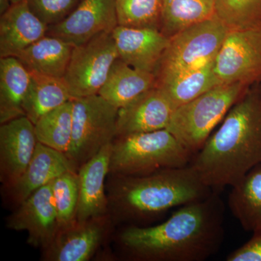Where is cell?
I'll return each mask as SVG.
<instances>
[{"mask_svg": "<svg viewBox=\"0 0 261 261\" xmlns=\"http://www.w3.org/2000/svg\"><path fill=\"white\" fill-rule=\"evenodd\" d=\"M224 220V204L214 192L181 206L162 224L123 226L114 241L126 260L203 261L222 245Z\"/></svg>", "mask_w": 261, "mask_h": 261, "instance_id": "6da1fadb", "label": "cell"}, {"mask_svg": "<svg viewBox=\"0 0 261 261\" xmlns=\"http://www.w3.org/2000/svg\"><path fill=\"white\" fill-rule=\"evenodd\" d=\"M261 163V92L247 90L190 166L214 192L238 184Z\"/></svg>", "mask_w": 261, "mask_h": 261, "instance_id": "7a4b0ae2", "label": "cell"}, {"mask_svg": "<svg viewBox=\"0 0 261 261\" xmlns=\"http://www.w3.org/2000/svg\"><path fill=\"white\" fill-rule=\"evenodd\" d=\"M106 192L113 222L126 226H143L214 192L190 165L141 176L108 174Z\"/></svg>", "mask_w": 261, "mask_h": 261, "instance_id": "3957f363", "label": "cell"}, {"mask_svg": "<svg viewBox=\"0 0 261 261\" xmlns=\"http://www.w3.org/2000/svg\"><path fill=\"white\" fill-rule=\"evenodd\" d=\"M193 154L167 129L116 137L109 174L141 176L190 166Z\"/></svg>", "mask_w": 261, "mask_h": 261, "instance_id": "277c9868", "label": "cell"}, {"mask_svg": "<svg viewBox=\"0 0 261 261\" xmlns=\"http://www.w3.org/2000/svg\"><path fill=\"white\" fill-rule=\"evenodd\" d=\"M248 87L239 83L220 84L176 108L166 129L194 155Z\"/></svg>", "mask_w": 261, "mask_h": 261, "instance_id": "5b68a950", "label": "cell"}, {"mask_svg": "<svg viewBox=\"0 0 261 261\" xmlns=\"http://www.w3.org/2000/svg\"><path fill=\"white\" fill-rule=\"evenodd\" d=\"M228 32L215 15L173 35L160 63L157 80L173 78L214 62Z\"/></svg>", "mask_w": 261, "mask_h": 261, "instance_id": "8992f818", "label": "cell"}, {"mask_svg": "<svg viewBox=\"0 0 261 261\" xmlns=\"http://www.w3.org/2000/svg\"><path fill=\"white\" fill-rule=\"evenodd\" d=\"M73 134L65 153L75 172L117 136L118 108L99 94L73 98Z\"/></svg>", "mask_w": 261, "mask_h": 261, "instance_id": "52a82bcc", "label": "cell"}, {"mask_svg": "<svg viewBox=\"0 0 261 261\" xmlns=\"http://www.w3.org/2000/svg\"><path fill=\"white\" fill-rule=\"evenodd\" d=\"M112 32L102 33L73 47L63 77L72 99L98 94L104 85L118 58Z\"/></svg>", "mask_w": 261, "mask_h": 261, "instance_id": "ba28073f", "label": "cell"}, {"mask_svg": "<svg viewBox=\"0 0 261 261\" xmlns=\"http://www.w3.org/2000/svg\"><path fill=\"white\" fill-rule=\"evenodd\" d=\"M214 71L221 84L250 86L261 80V25L228 31Z\"/></svg>", "mask_w": 261, "mask_h": 261, "instance_id": "9c48e42d", "label": "cell"}, {"mask_svg": "<svg viewBox=\"0 0 261 261\" xmlns=\"http://www.w3.org/2000/svg\"><path fill=\"white\" fill-rule=\"evenodd\" d=\"M116 224L110 214L79 221L58 228L53 241L42 250L43 261H88L113 235Z\"/></svg>", "mask_w": 261, "mask_h": 261, "instance_id": "30bf717a", "label": "cell"}, {"mask_svg": "<svg viewBox=\"0 0 261 261\" xmlns=\"http://www.w3.org/2000/svg\"><path fill=\"white\" fill-rule=\"evenodd\" d=\"M53 181L33 192L7 218V227L27 231V243L41 250L50 244L59 228Z\"/></svg>", "mask_w": 261, "mask_h": 261, "instance_id": "8fae6325", "label": "cell"}, {"mask_svg": "<svg viewBox=\"0 0 261 261\" xmlns=\"http://www.w3.org/2000/svg\"><path fill=\"white\" fill-rule=\"evenodd\" d=\"M118 25L115 0H82L64 20L49 25L46 35L77 47L102 33L112 32Z\"/></svg>", "mask_w": 261, "mask_h": 261, "instance_id": "7c38bea8", "label": "cell"}, {"mask_svg": "<svg viewBox=\"0 0 261 261\" xmlns=\"http://www.w3.org/2000/svg\"><path fill=\"white\" fill-rule=\"evenodd\" d=\"M38 141L35 126L27 116L0 126V181L3 190L15 185L30 163Z\"/></svg>", "mask_w": 261, "mask_h": 261, "instance_id": "4fadbf2b", "label": "cell"}, {"mask_svg": "<svg viewBox=\"0 0 261 261\" xmlns=\"http://www.w3.org/2000/svg\"><path fill=\"white\" fill-rule=\"evenodd\" d=\"M118 58L135 69L156 75L170 38L160 29L118 25L112 32Z\"/></svg>", "mask_w": 261, "mask_h": 261, "instance_id": "5bb4252c", "label": "cell"}, {"mask_svg": "<svg viewBox=\"0 0 261 261\" xmlns=\"http://www.w3.org/2000/svg\"><path fill=\"white\" fill-rule=\"evenodd\" d=\"M174 110L156 86L118 109L116 137L166 129Z\"/></svg>", "mask_w": 261, "mask_h": 261, "instance_id": "9a60e30c", "label": "cell"}, {"mask_svg": "<svg viewBox=\"0 0 261 261\" xmlns=\"http://www.w3.org/2000/svg\"><path fill=\"white\" fill-rule=\"evenodd\" d=\"M70 171H75L65 154L38 142L23 174L15 185L4 190L7 202L18 207L33 192Z\"/></svg>", "mask_w": 261, "mask_h": 261, "instance_id": "2e32d148", "label": "cell"}, {"mask_svg": "<svg viewBox=\"0 0 261 261\" xmlns=\"http://www.w3.org/2000/svg\"><path fill=\"white\" fill-rule=\"evenodd\" d=\"M112 143L102 147L77 172L80 186L76 213L79 221L109 214L106 178L109 174Z\"/></svg>", "mask_w": 261, "mask_h": 261, "instance_id": "e0dca14e", "label": "cell"}, {"mask_svg": "<svg viewBox=\"0 0 261 261\" xmlns=\"http://www.w3.org/2000/svg\"><path fill=\"white\" fill-rule=\"evenodd\" d=\"M48 25L34 14L27 0L13 4L0 17V58H18L47 34Z\"/></svg>", "mask_w": 261, "mask_h": 261, "instance_id": "ac0fdd59", "label": "cell"}, {"mask_svg": "<svg viewBox=\"0 0 261 261\" xmlns=\"http://www.w3.org/2000/svg\"><path fill=\"white\" fill-rule=\"evenodd\" d=\"M157 82L154 73L135 69L118 58L98 94L119 109L146 91L155 87Z\"/></svg>", "mask_w": 261, "mask_h": 261, "instance_id": "d6986e66", "label": "cell"}, {"mask_svg": "<svg viewBox=\"0 0 261 261\" xmlns=\"http://www.w3.org/2000/svg\"><path fill=\"white\" fill-rule=\"evenodd\" d=\"M31 73L17 58H0V124L25 116Z\"/></svg>", "mask_w": 261, "mask_h": 261, "instance_id": "ffe728a7", "label": "cell"}, {"mask_svg": "<svg viewBox=\"0 0 261 261\" xmlns=\"http://www.w3.org/2000/svg\"><path fill=\"white\" fill-rule=\"evenodd\" d=\"M73 47L59 38L45 35L17 58L29 72L62 79L68 68Z\"/></svg>", "mask_w": 261, "mask_h": 261, "instance_id": "44dd1931", "label": "cell"}, {"mask_svg": "<svg viewBox=\"0 0 261 261\" xmlns=\"http://www.w3.org/2000/svg\"><path fill=\"white\" fill-rule=\"evenodd\" d=\"M228 204L244 230L261 231V163L231 187Z\"/></svg>", "mask_w": 261, "mask_h": 261, "instance_id": "7402d4cb", "label": "cell"}, {"mask_svg": "<svg viewBox=\"0 0 261 261\" xmlns=\"http://www.w3.org/2000/svg\"><path fill=\"white\" fill-rule=\"evenodd\" d=\"M31 82L23 102L25 116L34 124L46 113L72 99L64 79L30 72Z\"/></svg>", "mask_w": 261, "mask_h": 261, "instance_id": "603a6c76", "label": "cell"}, {"mask_svg": "<svg viewBox=\"0 0 261 261\" xmlns=\"http://www.w3.org/2000/svg\"><path fill=\"white\" fill-rule=\"evenodd\" d=\"M220 84L214 71V61L178 76L157 82V87L166 94L175 109Z\"/></svg>", "mask_w": 261, "mask_h": 261, "instance_id": "cb8c5ba5", "label": "cell"}, {"mask_svg": "<svg viewBox=\"0 0 261 261\" xmlns=\"http://www.w3.org/2000/svg\"><path fill=\"white\" fill-rule=\"evenodd\" d=\"M216 0H163L161 31L171 38L216 14Z\"/></svg>", "mask_w": 261, "mask_h": 261, "instance_id": "d4e9b609", "label": "cell"}, {"mask_svg": "<svg viewBox=\"0 0 261 261\" xmlns=\"http://www.w3.org/2000/svg\"><path fill=\"white\" fill-rule=\"evenodd\" d=\"M34 126L38 142L66 153L73 134L72 99L41 117Z\"/></svg>", "mask_w": 261, "mask_h": 261, "instance_id": "484cf974", "label": "cell"}, {"mask_svg": "<svg viewBox=\"0 0 261 261\" xmlns=\"http://www.w3.org/2000/svg\"><path fill=\"white\" fill-rule=\"evenodd\" d=\"M118 25L161 30L163 0H115Z\"/></svg>", "mask_w": 261, "mask_h": 261, "instance_id": "4316f807", "label": "cell"}, {"mask_svg": "<svg viewBox=\"0 0 261 261\" xmlns=\"http://www.w3.org/2000/svg\"><path fill=\"white\" fill-rule=\"evenodd\" d=\"M228 31L261 25V0H216V14Z\"/></svg>", "mask_w": 261, "mask_h": 261, "instance_id": "83f0119b", "label": "cell"}, {"mask_svg": "<svg viewBox=\"0 0 261 261\" xmlns=\"http://www.w3.org/2000/svg\"><path fill=\"white\" fill-rule=\"evenodd\" d=\"M59 228L76 219L80 197L78 173L67 171L53 181Z\"/></svg>", "mask_w": 261, "mask_h": 261, "instance_id": "f1b7e54d", "label": "cell"}, {"mask_svg": "<svg viewBox=\"0 0 261 261\" xmlns=\"http://www.w3.org/2000/svg\"><path fill=\"white\" fill-rule=\"evenodd\" d=\"M29 8L38 18L49 25L64 20L82 0H27Z\"/></svg>", "mask_w": 261, "mask_h": 261, "instance_id": "f546056e", "label": "cell"}, {"mask_svg": "<svg viewBox=\"0 0 261 261\" xmlns=\"http://www.w3.org/2000/svg\"><path fill=\"white\" fill-rule=\"evenodd\" d=\"M227 261H261V231L253 233L246 243L231 252Z\"/></svg>", "mask_w": 261, "mask_h": 261, "instance_id": "4dcf8cb0", "label": "cell"}, {"mask_svg": "<svg viewBox=\"0 0 261 261\" xmlns=\"http://www.w3.org/2000/svg\"><path fill=\"white\" fill-rule=\"evenodd\" d=\"M12 5L11 0H0V15L6 13Z\"/></svg>", "mask_w": 261, "mask_h": 261, "instance_id": "1f68e13d", "label": "cell"}, {"mask_svg": "<svg viewBox=\"0 0 261 261\" xmlns=\"http://www.w3.org/2000/svg\"><path fill=\"white\" fill-rule=\"evenodd\" d=\"M22 1H24V0H11V3L12 4H17Z\"/></svg>", "mask_w": 261, "mask_h": 261, "instance_id": "d6a6232c", "label": "cell"}]
</instances>
